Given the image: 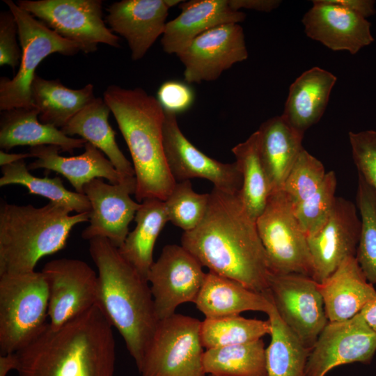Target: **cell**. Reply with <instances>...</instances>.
I'll list each match as a JSON object with an SVG mask.
<instances>
[{
    "instance_id": "6da1fadb",
    "label": "cell",
    "mask_w": 376,
    "mask_h": 376,
    "mask_svg": "<svg viewBox=\"0 0 376 376\" xmlns=\"http://www.w3.org/2000/svg\"><path fill=\"white\" fill-rule=\"evenodd\" d=\"M181 245L210 272L258 293L269 294L272 272L267 256L256 222L239 193L214 187L203 220L194 229L183 233Z\"/></svg>"
},
{
    "instance_id": "7a4b0ae2",
    "label": "cell",
    "mask_w": 376,
    "mask_h": 376,
    "mask_svg": "<svg viewBox=\"0 0 376 376\" xmlns=\"http://www.w3.org/2000/svg\"><path fill=\"white\" fill-rule=\"evenodd\" d=\"M18 376H113L112 325L97 304L58 329L49 323L15 353Z\"/></svg>"
},
{
    "instance_id": "3957f363",
    "label": "cell",
    "mask_w": 376,
    "mask_h": 376,
    "mask_svg": "<svg viewBox=\"0 0 376 376\" xmlns=\"http://www.w3.org/2000/svg\"><path fill=\"white\" fill-rule=\"evenodd\" d=\"M89 252L98 271L97 304L138 367L158 322L149 283L107 239L89 240Z\"/></svg>"
},
{
    "instance_id": "277c9868",
    "label": "cell",
    "mask_w": 376,
    "mask_h": 376,
    "mask_svg": "<svg viewBox=\"0 0 376 376\" xmlns=\"http://www.w3.org/2000/svg\"><path fill=\"white\" fill-rule=\"evenodd\" d=\"M103 98L127 145L136 178L135 198L165 201L176 181L169 169L163 141L164 111L143 89L109 86Z\"/></svg>"
},
{
    "instance_id": "5b68a950",
    "label": "cell",
    "mask_w": 376,
    "mask_h": 376,
    "mask_svg": "<svg viewBox=\"0 0 376 376\" xmlns=\"http://www.w3.org/2000/svg\"><path fill=\"white\" fill-rule=\"evenodd\" d=\"M70 212L52 202L40 207L1 202L0 276L33 272L40 258L63 249L72 229L89 221L90 212Z\"/></svg>"
},
{
    "instance_id": "8992f818",
    "label": "cell",
    "mask_w": 376,
    "mask_h": 376,
    "mask_svg": "<svg viewBox=\"0 0 376 376\" xmlns=\"http://www.w3.org/2000/svg\"><path fill=\"white\" fill-rule=\"evenodd\" d=\"M49 292L42 272L0 276V352L28 345L49 322Z\"/></svg>"
},
{
    "instance_id": "52a82bcc",
    "label": "cell",
    "mask_w": 376,
    "mask_h": 376,
    "mask_svg": "<svg viewBox=\"0 0 376 376\" xmlns=\"http://www.w3.org/2000/svg\"><path fill=\"white\" fill-rule=\"evenodd\" d=\"M13 14L18 29L22 57L17 72L12 79H0V109L33 105L31 86L36 70L42 61L52 54L71 56L81 51L80 47L47 27L11 0H4Z\"/></svg>"
},
{
    "instance_id": "ba28073f",
    "label": "cell",
    "mask_w": 376,
    "mask_h": 376,
    "mask_svg": "<svg viewBox=\"0 0 376 376\" xmlns=\"http://www.w3.org/2000/svg\"><path fill=\"white\" fill-rule=\"evenodd\" d=\"M201 322L178 313L159 320L137 367L141 376H205Z\"/></svg>"
},
{
    "instance_id": "9c48e42d",
    "label": "cell",
    "mask_w": 376,
    "mask_h": 376,
    "mask_svg": "<svg viewBox=\"0 0 376 376\" xmlns=\"http://www.w3.org/2000/svg\"><path fill=\"white\" fill-rule=\"evenodd\" d=\"M256 222L272 273L312 277L313 262L307 236L283 190L270 194Z\"/></svg>"
},
{
    "instance_id": "30bf717a",
    "label": "cell",
    "mask_w": 376,
    "mask_h": 376,
    "mask_svg": "<svg viewBox=\"0 0 376 376\" xmlns=\"http://www.w3.org/2000/svg\"><path fill=\"white\" fill-rule=\"evenodd\" d=\"M17 4L86 54L95 52L99 44L120 47L118 37L102 19L101 0H20Z\"/></svg>"
},
{
    "instance_id": "8fae6325",
    "label": "cell",
    "mask_w": 376,
    "mask_h": 376,
    "mask_svg": "<svg viewBox=\"0 0 376 376\" xmlns=\"http://www.w3.org/2000/svg\"><path fill=\"white\" fill-rule=\"evenodd\" d=\"M269 290L281 319L311 350L329 322L317 282L299 274L271 273Z\"/></svg>"
},
{
    "instance_id": "7c38bea8",
    "label": "cell",
    "mask_w": 376,
    "mask_h": 376,
    "mask_svg": "<svg viewBox=\"0 0 376 376\" xmlns=\"http://www.w3.org/2000/svg\"><path fill=\"white\" fill-rule=\"evenodd\" d=\"M202 267L182 245L163 248L147 276L158 321L174 315L180 304L195 302L206 275Z\"/></svg>"
},
{
    "instance_id": "4fadbf2b",
    "label": "cell",
    "mask_w": 376,
    "mask_h": 376,
    "mask_svg": "<svg viewBox=\"0 0 376 376\" xmlns=\"http://www.w3.org/2000/svg\"><path fill=\"white\" fill-rule=\"evenodd\" d=\"M48 292L49 324L58 329L83 313L98 300V276L85 262L59 258L42 269Z\"/></svg>"
},
{
    "instance_id": "5bb4252c",
    "label": "cell",
    "mask_w": 376,
    "mask_h": 376,
    "mask_svg": "<svg viewBox=\"0 0 376 376\" xmlns=\"http://www.w3.org/2000/svg\"><path fill=\"white\" fill-rule=\"evenodd\" d=\"M376 352V332L359 313L340 322H328L310 352L306 376H325L337 366L370 363Z\"/></svg>"
},
{
    "instance_id": "9a60e30c",
    "label": "cell",
    "mask_w": 376,
    "mask_h": 376,
    "mask_svg": "<svg viewBox=\"0 0 376 376\" xmlns=\"http://www.w3.org/2000/svg\"><path fill=\"white\" fill-rule=\"evenodd\" d=\"M163 141L166 161L176 182L198 178L224 192L237 194L241 190L242 176L237 163L219 162L195 147L180 129L176 114L164 111Z\"/></svg>"
},
{
    "instance_id": "2e32d148",
    "label": "cell",
    "mask_w": 376,
    "mask_h": 376,
    "mask_svg": "<svg viewBox=\"0 0 376 376\" xmlns=\"http://www.w3.org/2000/svg\"><path fill=\"white\" fill-rule=\"evenodd\" d=\"M185 67L187 84L217 80L222 72L248 57L242 27L225 24L196 37L177 54Z\"/></svg>"
},
{
    "instance_id": "e0dca14e",
    "label": "cell",
    "mask_w": 376,
    "mask_h": 376,
    "mask_svg": "<svg viewBox=\"0 0 376 376\" xmlns=\"http://www.w3.org/2000/svg\"><path fill=\"white\" fill-rule=\"evenodd\" d=\"M361 229L356 205L336 196L327 219L307 237L313 262L312 278L321 283L348 257L356 256Z\"/></svg>"
},
{
    "instance_id": "ac0fdd59",
    "label": "cell",
    "mask_w": 376,
    "mask_h": 376,
    "mask_svg": "<svg viewBox=\"0 0 376 376\" xmlns=\"http://www.w3.org/2000/svg\"><path fill=\"white\" fill-rule=\"evenodd\" d=\"M136 185L111 184L96 178L87 183L84 194L91 203L89 225L81 237L91 240L104 237L119 248L125 240L129 225L134 219L141 203L134 201Z\"/></svg>"
},
{
    "instance_id": "d6986e66",
    "label": "cell",
    "mask_w": 376,
    "mask_h": 376,
    "mask_svg": "<svg viewBox=\"0 0 376 376\" xmlns=\"http://www.w3.org/2000/svg\"><path fill=\"white\" fill-rule=\"evenodd\" d=\"M301 22L306 35L333 51L356 54L374 42L371 23L331 0L313 1Z\"/></svg>"
},
{
    "instance_id": "ffe728a7",
    "label": "cell",
    "mask_w": 376,
    "mask_h": 376,
    "mask_svg": "<svg viewBox=\"0 0 376 376\" xmlns=\"http://www.w3.org/2000/svg\"><path fill=\"white\" fill-rule=\"evenodd\" d=\"M170 8L168 0H122L109 6L106 21L127 40L132 59L138 61L163 35Z\"/></svg>"
},
{
    "instance_id": "44dd1931",
    "label": "cell",
    "mask_w": 376,
    "mask_h": 376,
    "mask_svg": "<svg viewBox=\"0 0 376 376\" xmlns=\"http://www.w3.org/2000/svg\"><path fill=\"white\" fill-rule=\"evenodd\" d=\"M60 150L58 147L49 145L31 147L29 153L36 159L27 166L28 169L56 172L80 194H84L87 183L96 178H104L114 185H136L135 177H127L118 171L103 152L90 143H86L84 152L77 156L63 157Z\"/></svg>"
},
{
    "instance_id": "7402d4cb",
    "label": "cell",
    "mask_w": 376,
    "mask_h": 376,
    "mask_svg": "<svg viewBox=\"0 0 376 376\" xmlns=\"http://www.w3.org/2000/svg\"><path fill=\"white\" fill-rule=\"evenodd\" d=\"M180 15L166 22L162 36L164 51L178 54L196 37L216 26L230 23L239 24L246 15L233 9L228 0L182 1L179 4Z\"/></svg>"
},
{
    "instance_id": "603a6c76",
    "label": "cell",
    "mask_w": 376,
    "mask_h": 376,
    "mask_svg": "<svg viewBox=\"0 0 376 376\" xmlns=\"http://www.w3.org/2000/svg\"><path fill=\"white\" fill-rule=\"evenodd\" d=\"M329 322L349 320L376 296L355 256L348 257L326 280L318 283Z\"/></svg>"
},
{
    "instance_id": "cb8c5ba5",
    "label": "cell",
    "mask_w": 376,
    "mask_h": 376,
    "mask_svg": "<svg viewBox=\"0 0 376 376\" xmlns=\"http://www.w3.org/2000/svg\"><path fill=\"white\" fill-rule=\"evenodd\" d=\"M336 81L334 75L319 67L306 70L290 85L282 117L304 135L323 116Z\"/></svg>"
},
{
    "instance_id": "d4e9b609",
    "label": "cell",
    "mask_w": 376,
    "mask_h": 376,
    "mask_svg": "<svg viewBox=\"0 0 376 376\" xmlns=\"http://www.w3.org/2000/svg\"><path fill=\"white\" fill-rule=\"evenodd\" d=\"M39 115L40 111L34 105L1 111V148L8 151L17 146L31 148L49 145L72 153L75 149L84 148V139L67 136L58 128L41 123Z\"/></svg>"
},
{
    "instance_id": "484cf974",
    "label": "cell",
    "mask_w": 376,
    "mask_h": 376,
    "mask_svg": "<svg viewBox=\"0 0 376 376\" xmlns=\"http://www.w3.org/2000/svg\"><path fill=\"white\" fill-rule=\"evenodd\" d=\"M257 132L259 155L271 194L282 190L292 166L304 149V134L293 129L281 115L263 123Z\"/></svg>"
},
{
    "instance_id": "4316f807",
    "label": "cell",
    "mask_w": 376,
    "mask_h": 376,
    "mask_svg": "<svg viewBox=\"0 0 376 376\" xmlns=\"http://www.w3.org/2000/svg\"><path fill=\"white\" fill-rule=\"evenodd\" d=\"M194 304L205 318L239 315L249 311L267 314L273 306L270 295L258 293L210 271Z\"/></svg>"
},
{
    "instance_id": "83f0119b",
    "label": "cell",
    "mask_w": 376,
    "mask_h": 376,
    "mask_svg": "<svg viewBox=\"0 0 376 376\" xmlns=\"http://www.w3.org/2000/svg\"><path fill=\"white\" fill-rule=\"evenodd\" d=\"M111 112L104 98L95 97L60 130L69 136H81L101 150L118 171L127 177H135L133 165L119 148L109 123Z\"/></svg>"
},
{
    "instance_id": "f1b7e54d",
    "label": "cell",
    "mask_w": 376,
    "mask_h": 376,
    "mask_svg": "<svg viewBox=\"0 0 376 376\" xmlns=\"http://www.w3.org/2000/svg\"><path fill=\"white\" fill-rule=\"evenodd\" d=\"M95 97L92 84L71 89L58 79L36 75L31 86V98L40 111V121L61 129Z\"/></svg>"
},
{
    "instance_id": "f546056e",
    "label": "cell",
    "mask_w": 376,
    "mask_h": 376,
    "mask_svg": "<svg viewBox=\"0 0 376 376\" xmlns=\"http://www.w3.org/2000/svg\"><path fill=\"white\" fill-rule=\"evenodd\" d=\"M136 226L130 232L118 251L121 256L144 278L153 264L156 240L169 221L164 201L145 199L137 210Z\"/></svg>"
},
{
    "instance_id": "4dcf8cb0",
    "label": "cell",
    "mask_w": 376,
    "mask_h": 376,
    "mask_svg": "<svg viewBox=\"0 0 376 376\" xmlns=\"http://www.w3.org/2000/svg\"><path fill=\"white\" fill-rule=\"evenodd\" d=\"M267 315L272 331L271 340L265 350L267 376H306L311 350L283 322L274 304Z\"/></svg>"
},
{
    "instance_id": "1f68e13d",
    "label": "cell",
    "mask_w": 376,
    "mask_h": 376,
    "mask_svg": "<svg viewBox=\"0 0 376 376\" xmlns=\"http://www.w3.org/2000/svg\"><path fill=\"white\" fill-rule=\"evenodd\" d=\"M265 343L253 341L207 349L205 373L214 376H267Z\"/></svg>"
},
{
    "instance_id": "d6a6232c",
    "label": "cell",
    "mask_w": 376,
    "mask_h": 376,
    "mask_svg": "<svg viewBox=\"0 0 376 376\" xmlns=\"http://www.w3.org/2000/svg\"><path fill=\"white\" fill-rule=\"evenodd\" d=\"M232 152L242 176L240 196L251 217L256 221L270 196L268 180L259 155L258 132L233 147Z\"/></svg>"
},
{
    "instance_id": "836d02e7",
    "label": "cell",
    "mask_w": 376,
    "mask_h": 376,
    "mask_svg": "<svg viewBox=\"0 0 376 376\" xmlns=\"http://www.w3.org/2000/svg\"><path fill=\"white\" fill-rule=\"evenodd\" d=\"M0 186L19 185L25 187L29 194L41 196L49 202L66 207L70 212H90L91 203L84 194L68 190L60 177L39 178L32 175L24 162L19 160L1 166Z\"/></svg>"
},
{
    "instance_id": "e575fe53",
    "label": "cell",
    "mask_w": 376,
    "mask_h": 376,
    "mask_svg": "<svg viewBox=\"0 0 376 376\" xmlns=\"http://www.w3.org/2000/svg\"><path fill=\"white\" fill-rule=\"evenodd\" d=\"M269 320L248 319L239 315L205 318L200 337L203 347L215 348L245 343L271 334Z\"/></svg>"
},
{
    "instance_id": "d590c367",
    "label": "cell",
    "mask_w": 376,
    "mask_h": 376,
    "mask_svg": "<svg viewBox=\"0 0 376 376\" xmlns=\"http://www.w3.org/2000/svg\"><path fill=\"white\" fill-rule=\"evenodd\" d=\"M356 201L361 229L355 257L366 278L373 285L376 283V192L360 174Z\"/></svg>"
},
{
    "instance_id": "8d00e7d4",
    "label": "cell",
    "mask_w": 376,
    "mask_h": 376,
    "mask_svg": "<svg viewBox=\"0 0 376 376\" xmlns=\"http://www.w3.org/2000/svg\"><path fill=\"white\" fill-rule=\"evenodd\" d=\"M209 198L210 193L194 191L189 180L177 182L164 201L169 221L184 232L194 229L205 214Z\"/></svg>"
},
{
    "instance_id": "74e56055",
    "label": "cell",
    "mask_w": 376,
    "mask_h": 376,
    "mask_svg": "<svg viewBox=\"0 0 376 376\" xmlns=\"http://www.w3.org/2000/svg\"><path fill=\"white\" fill-rule=\"evenodd\" d=\"M326 173L323 164L304 148L292 166L282 189L293 207L317 191Z\"/></svg>"
},
{
    "instance_id": "f35d334b",
    "label": "cell",
    "mask_w": 376,
    "mask_h": 376,
    "mask_svg": "<svg viewBox=\"0 0 376 376\" xmlns=\"http://www.w3.org/2000/svg\"><path fill=\"white\" fill-rule=\"evenodd\" d=\"M336 177L326 173L319 189L309 198L293 207L295 216L307 237L316 233L325 223L335 200Z\"/></svg>"
},
{
    "instance_id": "ab89813d",
    "label": "cell",
    "mask_w": 376,
    "mask_h": 376,
    "mask_svg": "<svg viewBox=\"0 0 376 376\" xmlns=\"http://www.w3.org/2000/svg\"><path fill=\"white\" fill-rule=\"evenodd\" d=\"M348 136L358 174L376 192V131L350 132Z\"/></svg>"
},
{
    "instance_id": "60d3db41",
    "label": "cell",
    "mask_w": 376,
    "mask_h": 376,
    "mask_svg": "<svg viewBox=\"0 0 376 376\" xmlns=\"http://www.w3.org/2000/svg\"><path fill=\"white\" fill-rule=\"evenodd\" d=\"M195 94L187 82L168 80L164 82L157 93V100L163 110L178 114L189 109L194 102Z\"/></svg>"
},
{
    "instance_id": "b9f144b4",
    "label": "cell",
    "mask_w": 376,
    "mask_h": 376,
    "mask_svg": "<svg viewBox=\"0 0 376 376\" xmlns=\"http://www.w3.org/2000/svg\"><path fill=\"white\" fill-rule=\"evenodd\" d=\"M17 24L8 9L0 14V65H7L13 70L20 63L22 49L17 40Z\"/></svg>"
},
{
    "instance_id": "7bdbcfd3",
    "label": "cell",
    "mask_w": 376,
    "mask_h": 376,
    "mask_svg": "<svg viewBox=\"0 0 376 376\" xmlns=\"http://www.w3.org/2000/svg\"><path fill=\"white\" fill-rule=\"evenodd\" d=\"M230 7L235 10L249 9L260 12H270L277 8L279 0H228Z\"/></svg>"
},
{
    "instance_id": "ee69618b",
    "label": "cell",
    "mask_w": 376,
    "mask_h": 376,
    "mask_svg": "<svg viewBox=\"0 0 376 376\" xmlns=\"http://www.w3.org/2000/svg\"><path fill=\"white\" fill-rule=\"evenodd\" d=\"M333 3L368 18L376 13L373 0H331Z\"/></svg>"
},
{
    "instance_id": "f6af8a7d",
    "label": "cell",
    "mask_w": 376,
    "mask_h": 376,
    "mask_svg": "<svg viewBox=\"0 0 376 376\" xmlns=\"http://www.w3.org/2000/svg\"><path fill=\"white\" fill-rule=\"evenodd\" d=\"M360 313L370 328L376 332V296L366 304Z\"/></svg>"
},
{
    "instance_id": "bcb514c9",
    "label": "cell",
    "mask_w": 376,
    "mask_h": 376,
    "mask_svg": "<svg viewBox=\"0 0 376 376\" xmlns=\"http://www.w3.org/2000/svg\"><path fill=\"white\" fill-rule=\"evenodd\" d=\"M17 358L15 353L0 355V376H6L11 370H16Z\"/></svg>"
},
{
    "instance_id": "7dc6e473",
    "label": "cell",
    "mask_w": 376,
    "mask_h": 376,
    "mask_svg": "<svg viewBox=\"0 0 376 376\" xmlns=\"http://www.w3.org/2000/svg\"><path fill=\"white\" fill-rule=\"evenodd\" d=\"M28 157H33L31 153H8L3 150L0 151V165H8Z\"/></svg>"
},
{
    "instance_id": "c3c4849f",
    "label": "cell",
    "mask_w": 376,
    "mask_h": 376,
    "mask_svg": "<svg viewBox=\"0 0 376 376\" xmlns=\"http://www.w3.org/2000/svg\"><path fill=\"white\" fill-rule=\"evenodd\" d=\"M209 376H214V375H210Z\"/></svg>"
}]
</instances>
